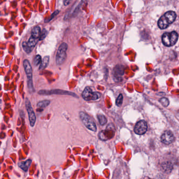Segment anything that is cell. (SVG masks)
I'll list each match as a JSON object with an SVG mask.
<instances>
[{"mask_svg":"<svg viewBox=\"0 0 179 179\" xmlns=\"http://www.w3.org/2000/svg\"><path fill=\"white\" fill-rule=\"evenodd\" d=\"M25 107L26 108V110L28 114V119L32 127H33L35 125V123H36V117L35 114V112H34L33 109L32 107L31 103L28 100V98H26L25 99Z\"/></svg>","mask_w":179,"mask_h":179,"instance_id":"obj_8","label":"cell"},{"mask_svg":"<svg viewBox=\"0 0 179 179\" xmlns=\"http://www.w3.org/2000/svg\"><path fill=\"white\" fill-rule=\"evenodd\" d=\"M124 74V69L122 65H117L115 67L114 70V78L116 81H120L121 78V76Z\"/></svg>","mask_w":179,"mask_h":179,"instance_id":"obj_11","label":"cell"},{"mask_svg":"<svg viewBox=\"0 0 179 179\" xmlns=\"http://www.w3.org/2000/svg\"><path fill=\"white\" fill-rule=\"evenodd\" d=\"M123 96L122 94H120L118 96V98L116 99V104L117 106H121V105L123 104Z\"/></svg>","mask_w":179,"mask_h":179,"instance_id":"obj_21","label":"cell"},{"mask_svg":"<svg viewBox=\"0 0 179 179\" xmlns=\"http://www.w3.org/2000/svg\"><path fill=\"white\" fill-rule=\"evenodd\" d=\"M39 94L40 95H66L71 96L74 97H78L77 95L74 92H70L67 90H41L39 92Z\"/></svg>","mask_w":179,"mask_h":179,"instance_id":"obj_7","label":"cell"},{"mask_svg":"<svg viewBox=\"0 0 179 179\" xmlns=\"http://www.w3.org/2000/svg\"><path fill=\"white\" fill-rule=\"evenodd\" d=\"M79 117L85 126L92 131H97V127L92 118L86 112H79Z\"/></svg>","mask_w":179,"mask_h":179,"instance_id":"obj_2","label":"cell"},{"mask_svg":"<svg viewBox=\"0 0 179 179\" xmlns=\"http://www.w3.org/2000/svg\"><path fill=\"white\" fill-rule=\"evenodd\" d=\"M72 0H64V4L65 6H67L70 4Z\"/></svg>","mask_w":179,"mask_h":179,"instance_id":"obj_25","label":"cell"},{"mask_svg":"<svg viewBox=\"0 0 179 179\" xmlns=\"http://www.w3.org/2000/svg\"><path fill=\"white\" fill-rule=\"evenodd\" d=\"M148 129L147 123L145 120H140L136 123L134 127V131L138 135H143L146 133Z\"/></svg>","mask_w":179,"mask_h":179,"instance_id":"obj_9","label":"cell"},{"mask_svg":"<svg viewBox=\"0 0 179 179\" xmlns=\"http://www.w3.org/2000/svg\"><path fill=\"white\" fill-rule=\"evenodd\" d=\"M110 131H111V130L107 129V128L106 130L101 131L99 134V137L102 140H107L109 139V133Z\"/></svg>","mask_w":179,"mask_h":179,"instance_id":"obj_13","label":"cell"},{"mask_svg":"<svg viewBox=\"0 0 179 179\" xmlns=\"http://www.w3.org/2000/svg\"><path fill=\"white\" fill-rule=\"evenodd\" d=\"M48 32L46 29H43L41 32V36L39 37V40L41 41V40H43V39H45V37L47 36L48 35Z\"/></svg>","mask_w":179,"mask_h":179,"instance_id":"obj_23","label":"cell"},{"mask_svg":"<svg viewBox=\"0 0 179 179\" xmlns=\"http://www.w3.org/2000/svg\"><path fill=\"white\" fill-rule=\"evenodd\" d=\"M160 102L161 103V104L163 106L168 107L169 105V101L168 100V98L163 97L161 99H160Z\"/></svg>","mask_w":179,"mask_h":179,"instance_id":"obj_22","label":"cell"},{"mask_svg":"<svg viewBox=\"0 0 179 179\" xmlns=\"http://www.w3.org/2000/svg\"><path fill=\"white\" fill-rule=\"evenodd\" d=\"M101 94L99 92H94L90 87H86L82 93V97L86 101H97L101 98Z\"/></svg>","mask_w":179,"mask_h":179,"instance_id":"obj_6","label":"cell"},{"mask_svg":"<svg viewBox=\"0 0 179 179\" xmlns=\"http://www.w3.org/2000/svg\"><path fill=\"white\" fill-rule=\"evenodd\" d=\"M67 49L68 45L65 43H63L59 46L56 56V63L57 65H61L66 61Z\"/></svg>","mask_w":179,"mask_h":179,"instance_id":"obj_5","label":"cell"},{"mask_svg":"<svg viewBox=\"0 0 179 179\" xmlns=\"http://www.w3.org/2000/svg\"><path fill=\"white\" fill-rule=\"evenodd\" d=\"M42 57L41 56L39 55H37L35 57V58L34 59L33 63L34 65L35 66H37L38 65H41L42 63Z\"/></svg>","mask_w":179,"mask_h":179,"instance_id":"obj_20","label":"cell"},{"mask_svg":"<svg viewBox=\"0 0 179 179\" xmlns=\"http://www.w3.org/2000/svg\"><path fill=\"white\" fill-rule=\"evenodd\" d=\"M161 140L165 145H170L173 142L174 136L172 132L167 131L162 134L161 137Z\"/></svg>","mask_w":179,"mask_h":179,"instance_id":"obj_10","label":"cell"},{"mask_svg":"<svg viewBox=\"0 0 179 179\" xmlns=\"http://www.w3.org/2000/svg\"><path fill=\"white\" fill-rule=\"evenodd\" d=\"M41 30L39 26L34 27L32 31V36L36 39L39 38V37L41 36Z\"/></svg>","mask_w":179,"mask_h":179,"instance_id":"obj_14","label":"cell"},{"mask_svg":"<svg viewBox=\"0 0 179 179\" xmlns=\"http://www.w3.org/2000/svg\"><path fill=\"white\" fill-rule=\"evenodd\" d=\"M32 163L31 160H28L25 162H21L19 163L18 165L21 169H22L23 171H27L28 170V168L31 165Z\"/></svg>","mask_w":179,"mask_h":179,"instance_id":"obj_12","label":"cell"},{"mask_svg":"<svg viewBox=\"0 0 179 179\" xmlns=\"http://www.w3.org/2000/svg\"><path fill=\"white\" fill-rule=\"evenodd\" d=\"M176 17V14L174 12L172 11L167 12L160 18L158 22V26L161 30L167 28L175 21Z\"/></svg>","mask_w":179,"mask_h":179,"instance_id":"obj_1","label":"cell"},{"mask_svg":"<svg viewBox=\"0 0 179 179\" xmlns=\"http://www.w3.org/2000/svg\"><path fill=\"white\" fill-rule=\"evenodd\" d=\"M37 41V39L31 36L30 39H28V42H27V44L29 47L34 48L36 44Z\"/></svg>","mask_w":179,"mask_h":179,"instance_id":"obj_17","label":"cell"},{"mask_svg":"<svg viewBox=\"0 0 179 179\" xmlns=\"http://www.w3.org/2000/svg\"><path fill=\"white\" fill-rule=\"evenodd\" d=\"M97 118H98L99 123L101 126H103L107 123V119L106 117L104 115H97Z\"/></svg>","mask_w":179,"mask_h":179,"instance_id":"obj_18","label":"cell"},{"mask_svg":"<svg viewBox=\"0 0 179 179\" xmlns=\"http://www.w3.org/2000/svg\"><path fill=\"white\" fill-rule=\"evenodd\" d=\"M22 47L24 50L25 51L26 53L28 54L30 53L32 51V50H33V48H30V47L28 46V44H27V42H24L23 43Z\"/></svg>","mask_w":179,"mask_h":179,"instance_id":"obj_19","label":"cell"},{"mask_svg":"<svg viewBox=\"0 0 179 179\" xmlns=\"http://www.w3.org/2000/svg\"><path fill=\"white\" fill-rule=\"evenodd\" d=\"M49 61H50V56H45L42 59V63L39 66V70H43L48 67Z\"/></svg>","mask_w":179,"mask_h":179,"instance_id":"obj_15","label":"cell"},{"mask_svg":"<svg viewBox=\"0 0 179 179\" xmlns=\"http://www.w3.org/2000/svg\"><path fill=\"white\" fill-rule=\"evenodd\" d=\"M178 39V34L175 31L171 33H165L162 37L163 44L167 47H170L176 44Z\"/></svg>","mask_w":179,"mask_h":179,"instance_id":"obj_4","label":"cell"},{"mask_svg":"<svg viewBox=\"0 0 179 179\" xmlns=\"http://www.w3.org/2000/svg\"><path fill=\"white\" fill-rule=\"evenodd\" d=\"M23 67L25 70V73L26 74L28 78V90L30 92H33L34 91L33 83V70L31 64L28 59H25L23 61Z\"/></svg>","mask_w":179,"mask_h":179,"instance_id":"obj_3","label":"cell"},{"mask_svg":"<svg viewBox=\"0 0 179 179\" xmlns=\"http://www.w3.org/2000/svg\"><path fill=\"white\" fill-rule=\"evenodd\" d=\"M50 101L48 100H44L41 101L37 104V106L39 108H44L50 104Z\"/></svg>","mask_w":179,"mask_h":179,"instance_id":"obj_16","label":"cell"},{"mask_svg":"<svg viewBox=\"0 0 179 179\" xmlns=\"http://www.w3.org/2000/svg\"><path fill=\"white\" fill-rule=\"evenodd\" d=\"M59 10H56V11H55L54 12L53 14H52L51 17H50L48 19L45 20V22H49L50 21L53 20L55 17L57 16V15L59 14Z\"/></svg>","mask_w":179,"mask_h":179,"instance_id":"obj_24","label":"cell"}]
</instances>
